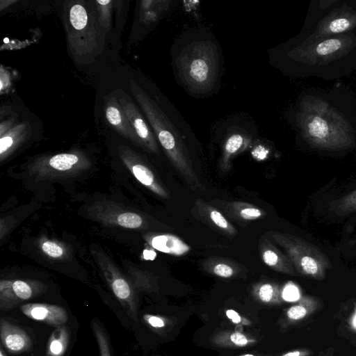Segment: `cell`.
Listing matches in <instances>:
<instances>
[{"label": "cell", "mask_w": 356, "mask_h": 356, "mask_svg": "<svg viewBox=\"0 0 356 356\" xmlns=\"http://www.w3.org/2000/svg\"><path fill=\"white\" fill-rule=\"evenodd\" d=\"M105 116L109 124L123 137L142 148L141 143L131 127L119 102L111 97L105 104Z\"/></svg>", "instance_id": "17"}, {"label": "cell", "mask_w": 356, "mask_h": 356, "mask_svg": "<svg viewBox=\"0 0 356 356\" xmlns=\"http://www.w3.org/2000/svg\"><path fill=\"white\" fill-rule=\"evenodd\" d=\"M118 102L131 127L138 136L142 148L153 154L159 153L156 137L144 116L129 97L120 95Z\"/></svg>", "instance_id": "12"}, {"label": "cell", "mask_w": 356, "mask_h": 356, "mask_svg": "<svg viewBox=\"0 0 356 356\" xmlns=\"http://www.w3.org/2000/svg\"><path fill=\"white\" fill-rule=\"evenodd\" d=\"M195 207L199 218L213 230L229 238H232L238 234L237 229L222 212L211 203L202 199H196Z\"/></svg>", "instance_id": "14"}, {"label": "cell", "mask_w": 356, "mask_h": 356, "mask_svg": "<svg viewBox=\"0 0 356 356\" xmlns=\"http://www.w3.org/2000/svg\"><path fill=\"white\" fill-rule=\"evenodd\" d=\"M70 20L75 29H83L88 23V15L85 8L80 4L74 5L70 11Z\"/></svg>", "instance_id": "29"}, {"label": "cell", "mask_w": 356, "mask_h": 356, "mask_svg": "<svg viewBox=\"0 0 356 356\" xmlns=\"http://www.w3.org/2000/svg\"><path fill=\"white\" fill-rule=\"evenodd\" d=\"M88 211L92 219L106 226L132 229H145L148 227V222L143 215L111 201L97 202Z\"/></svg>", "instance_id": "9"}, {"label": "cell", "mask_w": 356, "mask_h": 356, "mask_svg": "<svg viewBox=\"0 0 356 356\" xmlns=\"http://www.w3.org/2000/svg\"><path fill=\"white\" fill-rule=\"evenodd\" d=\"M143 318L147 323H148L152 327L161 328L165 326L164 321L159 316L153 315H145Z\"/></svg>", "instance_id": "33"}, {"label": "cell", "mask_w": 356, "mask_h": 356, "mask_svg": "<svg viewBox=\"0 0 356 356\" xmlns=\"http://www.w3.org/2000/svg\"><path fill=\"white\" fill-rule=\"evenodd\" d=\"M270 237L286 252L297 274L316 280L325 278L332 264L329 257L318 247L288 233L268 232Z\"/></svg>", "instance_id": "6"}, {"label": "cell", "mask_w": 356, "mask_h": 356, "mask_svg": "<svg viewBox=\"0 0 356 356\" xmlns=\"http://www.w3.org/2000/svg\"><path fill=\"white\" fill-rule=\"evenodd\" d=\"M118 154L124 165L143 186L161 198H170L159 175L141 155L124 145L118 147Z\"/></svg>", "instance_id": "10"}, {"label": "cell", "mask_w": 356, "mask_h": 356, "mask_svg": "<svg viewBox=\"0 0 356 356\" xmlns=\"http://www.w3.org/2000/svg\"><path fill=\"white\" fill-rule=\"evenodd\" d=\"M21 311L31 319L54 327L63 325L68 319L67 312L58 305L46 303H28L21 306Z\"/></svg>", "instance_id": "15"}, {"label": "cell", "mask_w": 356, "mask_h": 356, "mask_svg": "<svg viewBox=\"0 0 356 356\" xmlns=\"http://www.w3.org/2000/svg\"><path fill=\"white\" fill-rule=\"evenodd\" d=\"M356 31V0H314L293 42H309Z\"/></svg>", "instance_id": "5"}, {"label": "cell", "mask_w": 356, "mask_h": 356, "mask_svg": "<svg viewBox=\"0 0 356 356\" xmlns=\"http://www.w3.org/2000/svg\"><path fill=\"white\" fill-rule=\"evenodd\" d=\"M311 354L312 351L310 350L302 349L286 353L282 356H310Z\"/></svg>", "instance_id": "35"}, {"label": "cell", "mask_w": 356, "mask_h": 356, "mask_svg": "<svg viewBox=\"0 0 356 356\" xmlns=\"http://www.w3.org/2000/svg\"><path fill=\"white\" fill-rule=\"evenodd\" d=\"M289 75L337 79L356 71V31L309 42H293L284 53Z\"/></svg>", "instance_id": "2"}, {"label": "cell", "mask_w": 356, "mask_h": 356, "mask_svg": "<svg viewBox=\"0 0 356 356\" xmlns=\"http://www.w3.org/2000/svg\"><path fill=\"white\" fill-rule=\"evenodd\" d=\"M47 286L32 279H5L0 281V309L8 310L20 302L44 293Z\"/></svg>", "instance_id": "11"}, {"label": "cell", "mask_w": 356, "mask_h": 356, "mask_svg": "<svg viewBox=\"0 0 356 356\" xmlns=\"http://www.w3.org/2000/svg\"><path fill=\"white\" fill-rule=\"evenodd\" d=\"M241 356H254V355H251V354H246V355H241Z\"/></svg>", "instance_id": "39"}, {"label": "cell", "mask_w": 356, "mask_h": 356, "mask_svg": "<svg viewBox=\"0 0 356 356\" xmlns=\"http://www.w3.org/2000/svg\"><path fill=\"white\" fill-rule=\"evenodd\" d=\"M226 315L234 323L238 324L241 321L239 314L233 309H227Z\"/></svg>", "instance_id": "36"}, {"label": "cell", "mask_w": 356, "mask_h": 356, "mask_svg": "<svg viewBox=\"0 0 356 356\" xmlns=\"http://www.w3.org/2000/svg\"><path fill=\"white\" fill-rule=\"evenodd\" d=\"M92 327L98 343L100 356H111L107 336L96 319L92 321Z\"/></svg>", "instance_id": "28"}, {"label": "cell", "mask_w": 356, "mask_h": 356, "mask_svg": "<svg viewBox=\"0 0 356 356\" xmlns=\"http://www.w3.org/2000/svg\"><path fill=\"white\" fill-rule=\"evenodd\" d=\"M254 293L264 302H280L282 292L280 286L273 282L258 283L254 287Z\"/></svg>", "instance_id": "27"}, {"label": "cell", "mask_w": 356, "mask_h": 356, "mask_svg": "<svg viewBox=\"0 0 356 356\" xmlns=\"http://www.w3.org/2000/svg\"><path fill=\"white\" fill-rule=\"evenodd\" d=\"M90 166V161L76 152L40 156L29 164L28 171L39 179H63L79 175Z\"/></svg>", "instance_id": "7"}, {"label": "cell", "mask_w": 356, "mask_h": 356, "mask_svg": "<svg viewBox=\"0 0 356 356\" xmlns=\"http://www.w3.org/2000/svg\"><path fill=\"white\" fill-rule=\"evenodd\" d=\"M131 91L145 113L157 140L166 156L186 183L193 191L203 190L193 167L186 146L187 131L184 122L177 115L175 108L168 111L164 106L150 97L137 83L131 81Z\"/></svg>", "instance_id": "3"}, {"label": "cell", "mask_w": 356, "mask_h": 356, "mask_svg": "<svg viewBox=\"0 0 356 356\" xmlns=\"http://www.w3.org/2000/svg\"><path fill=\"white\" fill-rule=\"evenodd\" d=\"M13 225L10 221L7 220V218H1L0 220V236L1 240L5 237V236L8 234L9 232V229L8 228V225Z\"/></svg>", "instance_id": "34"}, {"label": "cell", "mask_w": 356, "mask_h": 356, "mask_svg": "<svg viewBox=\"0 0 356 356\" xmlns=\"http://www.w3.org/2000/svg\"><path fill=\"white\" fill-rule=\"evenodd\" d=\"M258 249L263 262L272 270L289 275L297 274L288 256L266 237L260 238Z\"/></svg>", "instance_id": "16"}, {"label": "cell", "mask_w": 356, "mask_h": 356, "mask_svg": "<svg viewBox=\"0 0 356 356\" xmlns=\"http://www.w3.org/2000/svg\"><path fill=\"white\" fill-rule=\"evenodd\" d=\"M91 252L99 270L113 294L128 314L137 321V291L126 276L99 248H91Z\"/></svg>", "instance_id": "8"}, {"label": "cell", "mask_w": 356, "mask_h": 356, "mask_svg": "<svg viewBox=\"0 0 356 356\" xmlns=\"http://www.w3.org/2000/svg\"><path fill=\"white\" fill-rule=\"evenodd\" d=\"M126 271L137 292H152L157 290L156 279L151 273L131 266H129Z\"/></svg>", "instance_id": "25"}, {"label": "cell", "mask_w": 356, "mask_h": 356, "mask_svg": "<svg viewBox=\"0 0 356 356\" xmlns=\"http://www.w3.org/2000/svg\"><path fill=\"white\" fill-rule=\"evenodd\" d=\"M334 209L340 215L356 211V190L338 200L335 203Z\"/></svg>", "instance_id": "30"}, {"label": "cell", "mask_w": 356, "mask_h": 356, "mask_svg": "<svg viewBox=\"0 0 356 356\" xmlns=\"http://www.w3.org/2000/svg\"><path fill=\"white\" fill-rule=\"evenodd\" d=\"M209 203L241 225L261 219L266 216L264 209L249 202L212 200Z\"/></svg>", "instance_id": "13"}, {"label": "cell", "mask_w": 356, "mask_h": 356, "mask_svg": "<svg viewBox=\"0 0 356 356\" xmlns=\"http://www.w3.org/2000/svg\"><path fill=\"white\" fill-rule=\"evenodd\" d=\"M321 306V301L312 296H304L297 304L290 307L286 311L287 319L291 322H298L311 316Z\"/></svg>", "instance_id": "23"}, {"label": "cell", "mask_w": 356, "mask_h": 356, "mask_svg": "<svg viewBox=\"0 0 356 356\" xmlns=\"http://www.w3.org/2000/svg\"><path fill=\"white\" fill-rule=\"evenodd\" d=\"M221 63L218 43L206 33H193L173 55L177 76L196 96L208 95L214 89L219 82Z\"/></svg>", "instance_id": "4"}, {"label": "cell", "mask_w": 356, "mask_h": 356, "mask_svg": "<svg viewBox=\"0 0 356 356\" xmlns=\"http://www.w3.org/2000/svg\"><path fill=\"white\" fill-rule=\"evenodd\" d=\"M290 118L300 140L312 149L338 152L356 147V97L341 83L302 92Z\"/></svg>", "instance_id": "1"}, {"label": "cell", "mask_w": 356, "mask_h": 356, "mask_svg": "<svg viewBox=\"0 0 356 356\" xmlns=\"http://www.w3.org/2000/svg\"><path fill=\"white\" fill-rule=\"evenodd\" d=\"M24 124H20L1 136L0 161L6 160L25 139L26 131Z\"/></svg>", "instance_id": "24"}, {"label": "cell", "mask_w": 356, "mask_h": 356, "mask_svg": "<svg viewBox=\"0 0 356 356\" xmlns=\"http://www.w3.org/2000/svg\"><path fill=\"white\" fill-rule=\"evenodd\" d=\"M230 341L236 346H245L248 340L247 337L240 332H233L229 336Z\"/></svg>", "instance_id": "32"}, {"label": "cell", "mask_w": 356, "mask_h": 356, "mask_svg": "<svg viewBox=\"0 0 356 356\" xmlns=\"http://www.w3.org/2000/svg\"><path fill=\"white\" fill-rule=\"evenodd\" d=\"M282 298L287 301H293L299 298V291L296 285L289 283L282 291Z\"/></svg>", "instance_id": "31"}, {"label": "cell", "mask_w": 356, "mask_h": 356, "mask_svg": "<svg viewBox=\"0 0 356 356\" xmlns=\"http://www.w3.org/2000/svg\"><path fill=\"white\" fill-rule=\"evenodd\" d=\"M36 244L40 252L47 258L52 260L67 261L72 254L71 248L67 243L49 238L46 236H40Z\"/></svg>", "instance_id": "22"}, {"label": "cell", "mask_w": 356, "mask_h": 356, "mask_svg": "<svg viewBox=\"0 0 356 356\" xmlns=\"http://www.w3.org/2000/svg\"><path fill=\"white\" fill-rule=\"evenodd\" d=\"M0 356H6L2 347L0 348Z\"/></svg>", "instance_id": "38"}, {"label": "cell", "mask_w": 356, "mask_h": 356, "mask_svg": "<svg viewBox=\"0 0 356 356\" xmlns=\"http://www.w3.org/2000/svg\"><path fill=\"white\" fill-rule=\"evenodd\" d=\"M143 238L152 248L160 252L181 256L190 250V247L177 236L165 233H147Z\"/></svg>", "instance_id": "20"}, {"label": "cell", "mask_w": 356, "mask_h": 356, "mask_svg": "<svg viewBox=\"0 0 356 356\" xmlns=\"http://www.w3.org/2000/svg\"><path fill=\"white\" fill-rule=\"evenodd\" d=\"M0 336L2 344L10 353L25 352L31 346V341L27 333L3 318L0 321Z\"/></svg>", "instance_id": "18"}, {"label": "cell", "mask_w": 356, "mask_h": 356, "mask_svg": "<svg viewBox=\"0 0 356 356\" xmlns=\"http://www.w3.org/2000/svg\"><path fill=\"white\" fill-rule=\"evenodd\" d=\"M97 2L101 5H106L111 3V1H97Z\"/></svg>", "instance_id": "37"}, {"label": "cell", "mask_w": 356, "mask_h": 356, "mask_svg": "<svg viewBox=\"0 0 356 356\" xmlns=\"http://www.w3.org/2000/svg\"><path fill=\"white\" fill-rule=\"evenodd\" d=\"M70 341V333L67 327L61 325L51 334L47 343L45 356H63Z\"/></svg>", "instance_id": "26"}, {"label": "cell", "mask_w": 356, "mask_h": 356, "mask_svg": "<svg viewBox=\"0 0 356 356\" xmlns=\"http://www.w3.org/2000/svg\"><path fill=\"white\" fill-rule=\"evenodd\" d=\"M202 266L208 273L225 279L242 277L247 272L241 264L232 259L218 256L207 258Z\"/></svg>", "instance_id": "19"}, {"label": "cell", "mask_w": 356, "mask_h": 356, "mask_svg": "<svg viewBox=\"0 0 356 356\" xmlns=\"http://www.w3.org/2000/svg\"><path fill=\"white\" fill-rule=\"evenodd\" d=\"M251 143V138L245 134L234 133L226 138L223 147L219 166L222 171L231 168L232 160L238 154L245 150Z\"/></svg>", "instance_id": "21"}]
</instances>
